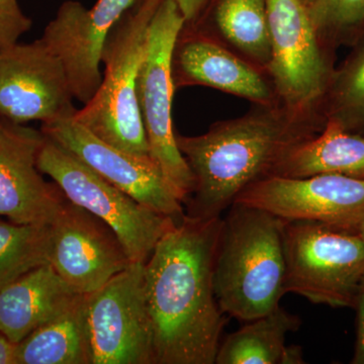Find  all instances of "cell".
<instances>
[{
	"label": "cell",
	"instance_id": "obj_22",
	"mask_svg": "<svg viewBox=\"0 0 364 364\" xmlns=\"http://www.w3.org/2000/svg\"><path fill=\"white\" fill-rule=\"evenodd\" d=\"M339 68H335L326 90L322 116L342 130L364 136V33Z\"/></svg>",
	"mask_w": 364,
	"mask_h": 364
},
{
	"label": "cell",
	"instance_id": "obj_14",
	"mask_svg": "<svg viewBox=\"0 0 364 364\" xmlns=\"http://www.w3.org/2000/svg\"><path fill=\"white\" fill-rule=\"evenodd\" d=\"M135 0H97L91 9L67 0L41 38L63 65L72 93L85 105L102 83V51L112 28Z\"/></svg>",
	"mask_w": 364,
	"mask_h": 364
},
{
	"label": "cell",
	"instance_id": "obj_17",
	"mask_svg": "<svg viewBox=\"0 0 364 364\" xmlns=\"http://www.w3.org/2000/svg\"><path fill=\"white\" fill-rule=\"evenodd\" d=\"M78 294L51 264L41 265L0 291V332L20 343L61 315Z\"/></svg>",
	"mask_w": 364,
	"mask_h": 364
},
{
	"label": "cell",
	"instance_id": "obj_10",
	"mask_svg": "<svg viewBox=\"0 0 364 364\" xmlns=\"http://www.w3.org/2000/svg\"><path fill=\"white\" fill-rule=\"evenodd\" d=\"M234 203L287 222L318 223L359 233L364 225V179L335 173L268 176L244 189Z\"/></svg>",
	"mask_w": 364,
	"mask_h": 364
},
{
	"label": "cell",
	"instance_id": "obj_6",
	"mask_svg": "<svg viewBox=\"0 0 364 364\" xmlns=\"http://www.w3.org/2000/svg\"><path fill=\"white\" fill-rule=\"evenodd\" d=\"M272 61L268 74L287 111L323 122L322 104L334 73V52L314 28L301 0H267Z\"/></svg>",
	"mask_w": 364,
	"mask_h": 364
},
{
	"label": "cell",
	"instance_id": "obj_30",
	"mask_svg": "<svg viewBox=\"0 0 364 364\" xmlns=\"http://www.w3.org/2000/svg\"><path fill=\"white\" fill-rule=\"evenodd\" d=\"M301 4H304L306 7V9H309L311 6H312L313 4H315L317 0H301Z\"/></svg>",
	"mask_w": 364,
	"mask_h": 364
},
{
	"label": "cell",
	"instance_id": "obj_1",
	"mask_svg": "<svg viewBox=\"0 0 364 364\" xmlns=\"http://www.w3.org/2000/svg\"><path fill=\"white\" fill-rule=\"evenodd\" d=\"M222 227L186 215L145 262L154 364H215L228 322L214 291Z\"/></svg>",
	"mask_w": 364,
	"mask_h": 364
},
{
	"label": "cell",
	"instance_id": "obj_26",
	"mask_svg": "<svg viewBox=\"0 0 364 364\" xmlns=\"http://www.w3.org/2000/svg\"><path fill=\"white\" fill-rule=\"evenodd\" d=\"M354 308L358 311V332L354 356L351 363L364 364V282L359 291Z\"/></svg>",
	"mask_w": 364,
	"mask_h": 364
},
{
	"label": "cell",
	"instance_id": "obj_9",
	"mask_svg": "<svg viewBox=\"0 0 364 364\" xmlns=\"http://www.w3.org/2000/svg\"><path fill=\"white\" fill-rule=\"evenodd\" d=\"M86 303L92 364H154L145 263L132 262Z\"/></svg>",
	"mask_w": 364,
	"mask_h": 364
},
{
	"label": "cell",
	"instance_id": "obj_19",
	"mask_svg": "<svg viewBox=\"0 0 364 364\" xmlns=\"http://www.w3.org/2000/svg\"><path fill=\"white\" fill-rule=\"evenodd\" d=\"M320 173L364 179V136L326 122L320 133L296 144L282 158L273 176L306 177Z\"/></svg>",
	"mask_w": 364,
	"mask_h": 364
},
{
	"label": "cell",
	"instance_id": "obj_27",
	"mask_svg": "<svg viewBox=\"0 0 364 364\" xmlns=\"http://www.w3.org/2000/svg\"><path fill=\"white\" fill-rule=\"evenodd\" d=\"M181 9L182 16L186 20V25L196 23L203 13L208 0H174Z\"/></svg>",
	"mask_w": 364,
	"mask_h": 364
},
{
	"label": "cell",
	"instance_id": "obj_3",
	"mask_svg": "<svg viewBox=\"0 0 364 364\" xmlns=\"http://www.w3.org/2000/svg\"><path fill=\"white\" fill-rule=\"evenodd\" d=\"M286 221L234 203L223 219L214 291L225 315L247 323L279 306L286 294Z\"/></svg>",
	"mask_w": 364,
	"mask_h": 364
},
{
	"label": "cell",
	"instance_id": "obj_13",
	"mask_svg": "<svg viewBox=\"0 0 364 364\" xmlns=\"http://www.w3.org/2000/svg\"><path fill=\"white\" fill-rule=\"evenodd\" d=\"M49 230L48 263L79 294L97 291L132 263L114 230L68 198Z\"/></svg>",
	"mask_w": 364,
	"mask_h": 364
},
{
	"label": "cell",
	"instance_id": "obj_25",
	"mask_svg": "<svg viewBox=\"0 0 364 364\" xmlns=\"http://www.w3.org/2000/svg\"><path fill=\"white\" fill-rule=\"evenodd\" d=\"M32 25L18 0H0V50L18 43Z\"/></svg>",
	"mask_w": 364,
	"mask_h": 364
},
{
	"label": "cell",
	"instance_id": "obj_31",
	"mask_svg": "<svg viewBox=\"0 0 364 364\" xmlns=\"http://www.w3.org/2000/svg\"><path fill=\"white\" fill-rule=\"evenodd\" d=\"M359 233H360L361 236H363V238L364 239V225L363 227H361L360 231H359Z\"/></svg>",
	"mask_w": 364,
	"mask_h": 364
},
{
	"label": "cell",
	"instance_id": "obj_8",
	"mask_svg": "<svg viewBox=\"0 0 364 364\" xmlns=\"http://www.w3.org/2000/svg\"><path fill=\"white\" fill-rule=\"evenodd\" d=\"M38 168L51 177L71 203L107 223L132 262L145 263L160 239L177 225L112 186L48 136L38 155Z\"/></svg>",
	"mask_w": 364,
	"mask_h": 364
},
{
	"label": "cell",
	"instance_id": "obj_12",
	"mask_svg": "<svg viewBox=\"0 0 364 364\" xmlns=\"http://www.w3.org/2000/svg\"><path fill=\"white\" fill-rule=\"evenodd\" d=\"M75 100L58 57L39 39L0 50V117L49 123L75 114Z\"/></svg>",
	"mask_w": 364,
	"mask_h": 364
},
{
	"label": "cell",
	"instance_id": "obj_24",
	"mask_svg": "<svg viewBox=\"0 0 364 364\" xmlns=\"http://www.w3.org/2000/svg\"><path fill=\"white\" fill-rule=\"evenodd\" d=\"M306 9L318 38L333 52L364 33V0H317Z\"/></svg>",
	"mask_w": 364,
	"mask_h": 364
},
{
	"label": "cell",
	"instance_id": "obj_2",
	"mask_svg": "<svg viewBox=\"0 0 364 364\" xmlns=\"http://www.w3.org/2000/svg\"><path fill=\"white\" fill-rule=\"evenodd\" d=\"M325 123L301 119L275 102L254 105L236 119L217 122L202 135L176 134L195 188L184 205L193 219L221 217L251 184L273 176L296 144L317 135Z\"/></svg>",
	"mask_w": 364,
	"mask_h": 364
},
{
	"label": "cell",
	"instance_id": "obj_29",
	"mask_svg": "<svg viewBox=\"0 0 364 364\" xmlns=\"http://www.w3.org/2000/svg\"><path fill=\"white\" fill-rule=\"evenodd\" d=\"M301 363H305V361H304L303 351H301V347L296 346V345L287 346L284 359H282V364Z\"/></svg>",
	"mask_w": 364,
	"mask_h": 364
},
{
	"label": "cell",
	"instance_id": "obj_16",
	"mask_svg": "<svg viewBox=\"0 0 364 364\" xmlns=\"http://www.w3.org/2000/svg\"><path fill=\"white\" fill-rule=\"evenodd\" d=\"M172 77L176 90L186 86H207L253 105L277 102L267 71L191 26L184 25L177 38Z\"/></svg>",
	"mask_w": 364,
	"mask_h": 364
},
{
	"label": "cell",
	"instance_id": "obj_7",
	"mask_svg": "<svg viewBox=\"0 0 364 364\" xmlns=\"http://www.w3.org/2000/svg\"><path fill=\"white\" fill-rule=\"evenodd\" d=\"M186 20L176 1L163 0L150 23L138 80L139 107L150 156L183 205L193 193L195 181L173 130L172 102L176 90L172 55Z\"/></svg>",
	"mask_w": 364,
	"mask_h": 364
},
{
	"label": "cell",
	"instance_id": "obj_23",
	"mask_svg": "<svg viewBox=\"0 0 364 364\" xmlns=\"http://www.w3.org/2000/svg\"><path fill=\"white\" fill-rule=\"evenodd\" d=\"M49 225L0 221V291L31 270L47 264Z\"/></svg>",
	"mask_w": 364,
	"mask_h": 364
},
{
	"label": "cell",
	"instance_id": "obj_4",
	"mask_svg": "<svg viewBox=\"0 0 364 364\" xmlns=\"http://www.w3.org/2000/svg\"><path fill=\"white\" fill-rule=\"evenodd\" d=\"M163 0H135L112 28L102 51V83L75 112L91 133L117 149L151 157L138 102V80L148 31Z\"/></svg>",
	"mask_w": 364,
	"mask_h": 364
},
{
	"label": "cell",
	"instance_id": "obj_15",
	"mask_svg": "<svg viewBox=\"0 0 364 364\" xmlns=\"http://www.w3.org/2000/svg\"><path fill=\"white\" fill-rule=\"evenodd\" d=\"M46 136L0 117V215L20 225L51 224L66 196L38 168Z\"/></svg>",
	"mask_w": 364,
	"mask_h": 364
},
{
	"label": "cell",
	"instance_id": "obj_18",
	"mask_svg": "<svg viewBox=\"0 0 364 364\" xmlns=\"http://www.w3.org/2000/svg\"><path fill=\"white\" fill-rule=\"evenodd\" d=\"M188 26L219 41L268 73L272 45L267 0H217L210 18H198Z\"/></svg>",
	"mask_w": 364,
	"mask_h": 364
},
{
	"label": "cell",
	"instance_id": "obj_11",
	"mask_svg": "<svg viewBox=\"0 0 364 364\" xmlns=\"http://www.w3.org/2000/svg\"><path fill=\"white\" fill-rule=\"evenodd\" d=\"M41 131L141 205L177 224L183 221V203L152 158L136 156L105 142L79 123L75 114L42 124Z\"/></svg>",
	"mask_w": 364,
	"mask_h": 364
},
{
	"label": "cell",
	"instance_id": "obj_21",
	"mask_svg": "<svg viewBox=\"0 0 364 364\" xmlns=\"http://www.w3.org/2000/svg\"><path fill=\"white\" fill-rule=\"evenodd\" d=\"M299 326L298 316L279 306L228 335L220 344L215 364H282L287 334Z\"/></svg>",
	"mask_w": 364,
	"mask_h": 364
},
{
	"label": "cell",
	"instance_id": "obj_28",
	"mask_svg": "<svg viewBox=\"0 0 364 364\" xmlns=\"http://www.w3.org/2000/svg\"><path fill=\"white\" fill-rule=\"evenodd\" d=\"M0 364H18V343L0 332Z\"/></svg>",
	"mask_w": 364,
	"mask_h": 364
},
{
	"label": "cell",
	"instance_id": "obj_20",
	"mask_svg": "<svg viewBox=\"0 0 364 364\" xmlns=\"http://www.w3.org/2000/svg\"><path fill=\"white\" fill-rule=\"evenodd\" d=\"M18 364H92L86 294L18 343Z\"/></svg>",
	"mask_w": 364,
	"mask_h": 364
},
{
	"label": "cell",
	"instance_id": "obj_5",
	"mask_svg": "<svg viewBox=\"0 0 364 364\" xmlns=\"http://www.w3.org/2000/svg\"><path fill=\"white\" fill-rule=\"evenodd\" d=\"M287 294L316 305L354 308L364 282L360 233L306 221L284 224Z\"/></svg>",
	"mask_w": 364,
	"mask_h": 364
}]
</instances>
